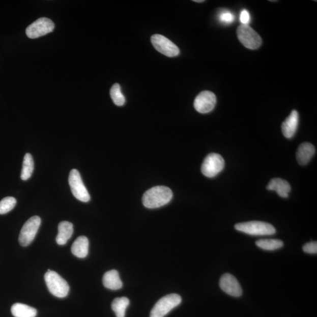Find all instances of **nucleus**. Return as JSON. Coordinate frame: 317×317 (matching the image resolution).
<instances>
[{"instance_id":"obj_1","label":"nucleus","mask_w":317,"mask_h":317,"mask_svg":"<svg viewBox=\"0 0 317 317\" xmlns=\"http://www.w3.org/2000/svg\"><path fill=\"white\" fill-rule=\"evenodd\" d=\"M173 197V193L167 187L155 186L145 193L142 203L148 209H156L169 203Z\"/></svg>"},{"instance_id":"obj_2","label":"nucleus","mask_w":317,"mask_h":317,"mask_svg":"<svg viewBox=\"0 0 317 317\" xmlns=\"http://www.w3.org/2000/svg\"><path fill=\"white\" fill-rule=\"evenodd\" d=\"M44 279L49 292L53 296L59 298H64L68 296L70 286L66 280L54 271L48 270L45 274Z\"/></svg>"},{"instance_id":"obj_3","label":"nucleus","mask_w":317,"mask_h":317,"mask_svg":"<svg viewBox=\"0 0 317 317\" xmlns=\"http://www.w3.org/2000/svg\"><path fill=\"white\" fill-rule=\"evenodd\" d=\"M236 230L252 236H267L276 234L273 225L263 221H251L236 224Z\"/></svg>"},{"instance_id":"obj_4","label":"nucleus","mask_w":317,"mask_h":317,"mask_svg":"<svg viewBox=\"0 0 317 317\" xmlns=\"http://www.w3.org/2000/svg\"><path fill=\"white\" fill-rule=\"evenodd\" d=\"M181 302V297L177 294H171L163 297L152 308L150 317H164Z\"/></svg>"},{"instance_id":"obj_5","label":"nucleus","mask_w":317,"mask_h":317,"mask_svg":"<svg viewBox=\"0 0 317 317\" xmlns=\"http://www.w3.org/2000/svg\"><path fill=\"white\" fill-rule=\"evenodd\" d=\"M237 35L240 43L247 48L256 49L262 44L261 36L248 25H240L237 29Z\"/></svg>"},{"instance_id":"obj_6","label":"nucleus","mask_w":317,"mask_h":317,"mask_svg":"<svg viewBox=\"0 0 317 317\" xmlns=\"http://www.w3.org/2000/svg\"><path fill=\"white\" fill-rule=\"evenodd\" d=\"M225 162L223 158L219 154L212 153L204 160L201 167L202 174L208 178H214L224 169Z\"/></svg>"},{"instance_id":"obj_7","label":"nucleus","mask_w":317,"mask_h":317,"mask_svg":"<svg viewBox=\"0 0 317 317\" xmlns=\"http://www.w3.org/2000/svg\"><path fill=\"white\" fill-rule=\"evenodd\" d=\"M41 223V219L37 216L31 217L26 221L19 236V243L22 246H28L33 242L40 227Z\"/></svg>"},{"instance_id":"obj_8","label":"nucleus","mask_w":317,"mask_h":317,"mask_svg":"<svg viewBox=\"0 0 317 317\" xmlns=\"http://www.w3.org/2000/svg\"><path fill=\"white\" fill-rule=\"evenodd\" d=\"M69 184H70L72 194L76 199L82 202L90 200V195L88 192L82 180L81 175L76 169H72L69 176Z\"/></svg>"},{"instance_id":"obj_9","label":"nucleus","mask_w":317,"mask_h":317,"mask_svg":"<svg viewBox=\"0 0 317 317\" xmlns=\"http://www.w3.org/2000/svg\"><path fill=\"white\" fill-rule=\"evenodd\" d=\"M55 25L50 19L43 17L30 25L25 31L26 35L32 39L45 36L53 32Z\"/></svg>"},{"instance_id":"obj_10","label":"nucleus","mask_w":317,"mask_h":317,"mask_svg":"<svg viewBox=\"0 0 317 317\" xmlns=\"http://www.w3.org/2000/svg\"><path fill=\"white\" fill-rule=\"evenodd\" d=\"M151 43L156 50L167 56H177L180 52L179 48L173 42L160 34L153 35Z\"/></svg>"},{"instance_id":"obj_11","label":"nucleus","mask_w":317,"mask_h":317,"mask_svg":"<svg viewBox=\"0 0 317 317\" xmlns=\"http://www.w3.org/2000/svg\"><path fill=\"white\" fill-rule=\"evenodd\" d=\"M216 97L212 92L205 91L197 95L194 102V108L198 112L207 113L215 108Z\"/></svg>"},{"instance_id":"obj_12","label":"nucleus","mask_w":317,"mask_h":317,"mask_svg":"<svg viewBox=\"0 0 317 317\" xmlns=\"http://www.w3.org/2000/svg\"><path fill=\"white\" fill-rule=\"evenodd\" d=\"M219 285L220 289L229 296L239 297L242 295L241 285L236 278L230 274H223L220 278Z\"/></svg>"},{"instance_id":"obj_13","label":"nucleus","mask_w":317,"mask_h":317,"mask_svg":"<svg viewBox=\"0 0 317 317\" xmlns=\"http://www.w3.org/2000/svg\"><path fill=\"white\" fill-rule=\"evenodd\" d=\"M299 122V114L294 110L281 125V131L286 138L291 139L295 136Z\"/></svg>"},{"instance_id":"obj_14","label":"nucleus","mask_w":317,"mask_h":317,"mask_svg":"<svg viewBox=\"0 0 317 317\" xmlns=\"http://www.w3.org/2000/svg\"><path fill=\"white\" fill-rule=\"evenodd\" d=\"M315 149L314 145L310 143H301L296 153V158L298 163L301 166L306 165L310 161L315 155Z\"/></svg>"},{"instance_id":"obj_15","label":"nucleus","mask_w":317,"mask_h":317,"mask_svg":"<svg viewBox=\"0 0 317 317\" xmlns=\"http://www.w3.org/2000/svg\"><path fill=\"white\" fill-rule=\"evenodd\" d=\"M267 189L276 191L280 197L287 198L292 188L287 181L280 178H274L272 179L267 186Z\"/></svg>"},{"instance_id":"obj_16","label":"nucleus","mask_w":317,"mask_h":317,"mask_svg":"<svg viewBox=\"0 0 317 317\" xmlns=\"http://www.w3.org/2000/svg\"><path fill=\"white\" fill-rule=\"evenodd\" d=\"M89 240L85 236H79L75 240L71 247V252L75 256L85 258L89 254Z\"/></svg>"},{"instance_id":"obj_17","label":"nucleus","mask_w":317,"mask_h":317,"mask_svg":"<svg viewBox=\"0 0 317 317\" xmlns=\"http://www.w3.org/2000/svg\"><path fill=\"white\" fill-rule=\"evenodd\" d=\"M74 233L73 224L69 221H64L59 224V234L56 238V242L59 245L66 244Z\"/></svg>"},{"instance_id":"obj_18","label":"nucleus","mask_w":317,"mask_h":317,"mask_svg":"<svg viewBox=\"0 0 317 317\" xmlns=\"http://www.w3.org/2000/svg\"><path fill=\"white\" fill-rule=\"evenodd\" d=\"M102 281L105 287L112 290H120L123 285L119 273L114 270L105 273L103 277Z\"/></svg>"},{"instance_id":"obj_19","label":"nucleus","mask_w":317,"mask_h":317,"mask_svg":"<svg viewBox=\"0 0 317 317\" xmlns=\"http://www.w3.org/2000/svg\"><path fill=\"white\" fill-rule=\"evenodd\" d=\"M15 317H36L37 311L36 308L21 303H15L11 309Z\"/></svg>"},{"instance_id":"obj_20","label":"nucleus","mask_w":317,"mask_h":317,"mask_svg":"<svg viewBox=\"0 0 317 317\" xmlns=\"http://www.w3.org/2000/svg\"><path fill=\"white\" fill-rule=\"evenodd\" d=\"M34 169L33 156L30 154H26L23 160L21 178L22 181L28 180L32 177Z\"/></svg>"},{"instance_id":"obj_21","label":"nucleus","mask_w":317,"mask_h":317,"mask_svg":"<svg viewBox=\"0 0 317 317\" xmlns=\"http://www.w3.org/2000/svg\"><path fill=\"white\" fill-rule=\"evenodd\" d=\"M129 305V300L127 297L117 298L113 301L112 309L117 317H125L126 310Z\"/></svg>"},{"instance_id":"obj_22","label":"nucleus","mask_w":317,"mask_h":317,"mask_svg":"<svg viewBox=\"0 0 317 317\" xmlns=\"http://www.w3.org/2000/svg\"><path fill=\"white\" fill-rule=\"evenodd\" d=\"M255 243L262 249L267 251L276 250L284 245L283 242L278 239H261Z\"/></svg>"},{"instance_id":"obj_23","label":"nucleus","mask_w":317,"mask_h":317,"mask_svg":"<svg viewBox=\"0 0 317 317\" xmlns=\"http://www.w3.org/2000/svg\"><path fill=\"white\" fill-rule=\"evenodd\" d=\"M110 97L114 104L118 106H123L125 103V98L122 93L119 83H114L110 91Z\"/></svg>"},{"instance_id":"obj_24","label":"nucleus","mask_w":317,"mask_h":317,"mask_svg":"<svg viewBox=\"0 0 317 317\" xmlns=\"http://www.w3.org/2000/svg\"><path fill=\"white\" fill-rule=\"evenodd\" d=\"M17 200L13 197H6L0 201V215H5L14 208Z\"/></svg>"},{"instance_id":"obj_25","label":"nucleus","mask_w":317,"mask_h":317,"mask_svg":"<svg viewBox=\"0 0 317 317\" xmlns=\"http://www.w3.org/2000/svg\"><path fill=\"white\" fill-rule=\"evenodd\" d=\"M218 18L221 22L226 24H231L235 21V19L234 14L231 13L230 11L227 10L221 11L219 14Z\"/></svg>"},{"instance_id":"obj_26","label":"nucleus","mask_w":317,"mask_h":317,"mask_svg":"<svg viewBox=\"0 0 317 317\" xmlns=\"http://www.w3.org/2000/svg\"><path fill=\"white\" fill-rule=\"evenodd\" d=\"M305 253L308 254H316L317 253V243L312 242L305 244L303 248Z\"/></svg>"},{"instance_id":"obj_27","label":"nucleus","mask_w":317,"mask_h":317,"mask_svg":"<svg viewBox=\"0 0 317 317\" xmlns=\"http://www.w3.org/2000/svg\"><path fill=\"white\" fill-rule=\"evenodd\" d=\"M240 20L242 25H248L250 21V15L246 10L241 11L240 15Z\"/></svg>"},{"instance_id":"obj_28","label":"nucleus","mask_w":317,"mask_h":317,"mask_svg":"<svg viewBox=\"0 0 317 317\" xmlns=\"http://www.w3.org/2000/svg\"><path fill=\"white\" fill-rule=\"evenodd\" d=\"M194 2H196V3H203L204 2V0H194L193 1Z\"/></svg>"}]
</instances>
